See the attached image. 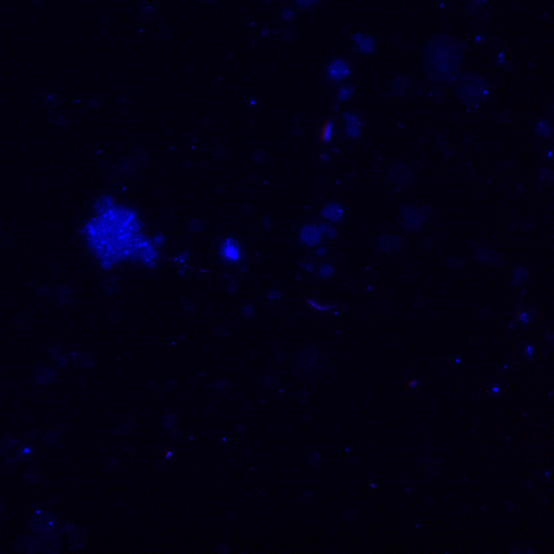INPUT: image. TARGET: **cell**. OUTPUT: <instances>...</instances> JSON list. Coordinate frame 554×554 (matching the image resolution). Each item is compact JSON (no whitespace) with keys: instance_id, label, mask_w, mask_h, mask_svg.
<instances>
[{"instance_id":"1","label":"cell","mask_w":554,"mask_h":554,"mask_svg":"<svg viewBox=\"0 0 554 554\" xmlns=\"http://www.w3.org/2000/svg\"><path fill=\"white\" fill-rule=\"evenodd\" d=\"M465 45L445 35L431 38L424 48L426 74L437 82H451L457 77Z\"/></svg>"},{"instance_id":"2","label":"cell","mask_w":554,"mask_h":554,"mask_svg":"<svg viewBox=\"0 0 554 554\" xmlns=\"http://www.w3.org/2000/svg\"><path fill=\"white\" fill-rule=\"evenodd\" d=\"M457 94L462 103L469 107H476L487 96V84L478 74L462 73L458 78Z\"/></svg>"},{"instance_id":"3","label":"cell","mask_w":554,"mask_h":554,"mask_svg":"<svg viewBox=\"0 0 554 554\" xmlns=\"http://www.w3.org/2000/svg\"><path fill=\"white\" fill-rule=\"evenodd\" d=\"M429 219L427 209L412 205H404L401 208V225L410 232H418L423 229Z\"/></svg>"},{"instance_id":"4","label":"cell","mask_w":554,"mask_h":554,"mask_svg":"<svg viewBox=\"0 0 554 554\" xmlns=\"http://www.w3.org/2000/svg\"><path fill=\"white\" fill-rule=\"evenodd\" d=\"M389 178L395 187L399 189L410 186L414 180L411 168L403 163H395L389 169Z\"/></svg>"},{"instance_id":"5","label":"cell","mask_w":554,"mask_h":554,"mask_svg":"<svg viewBox=\"0 0 554 554\" xmlns=\"http://www.w3.org/2000/svg\"><path fill=\"white\" fill-rule=\"evenodd\" d=\"M404 244H405V240L402 238V237H399L397 235H389V234L381 235L377 241V245L379 249H381L382 252H386V253L399 250L404 246Z\"/></svg>"},{"instance_id":"6","label":"cell","mask_w":554,"mask_h":554,"mask_svg":"<svg viewBox=\"0 0 554 554\" xmlns=\"http://www.w3.org/2000/svg\"><path fill=\"white\" fill-rule=\"evenodd\" d=\"M474 257L477 262L484 264V265L501 266L504 264V260L499 255L482 246H477L474 249Z\"/></svg>"},{"instance_id":"7","label":"cell","mask_w":554,"mask_h":554,"mask_svg":"<svg viewBox=\"0 0 554 554\" xmlns=\"http://www.w3.org/2000/svg\"><path fill=\"white\" fill-rule=\"evenodd\" d=\"M328 76L333 80H340L349 74V66L342 60H335L328 66Z\"/></svg>"},{"instance_id":"8","label":"cell","mask_w":554,"mask_h":554,"mask_svg":"<svg viewBox=\"0 0 554 554\" xmlns=\"http://www.w3.org/2000/svg\"><path fill=\"white\" fill-rule=\"evenodd\" d=\"M301 240L307 245L318 244L321 240V232L315 226H305L301 231Z\"/></svg>"},{"instance_id":"9","label":"cell","mask_w":554,"mask_h":554,"mask_svg":"<svg viewBox=\"0 0 554 554\" xmlns=\"http://www.w3.org/2000/svg\"><path fill=\"white\" fill-rule=\"evenodd\" d=\"M55 380V373L46 366H40L35 373V381L38 384H48Z\"/></svg>"},{"instance_id":"10","label":"cell","mask_w":554,"mask_h":554,"mask_svg":"<svg viewBox=\"0 0 554 554\" xmlns=\"http://www.w3.org/2000/svg\"><path fill=\"white\" fill-rule=\"evenodd\" d=\"M353 40L356 42L359 49L363 51L364 54H371V52L375 49V44L371 37H364L361 34H355L353 36Z\"/></svg>"},{"instance_id":"11","label":"cell","mask_w":554,"mask_h":554,"mask_svg":"<svg viewBox=\"0 0 554 554\" xmlns=\"http://www.w3.org/2000/svg\"><path fill=\"white\" fill-rule=\"evenodd\" d=\"M322 216L324 218L328 219L329 221L337 222V221L341 220L342 217H343V208L341 207L340 204L332 203V204L327 205L322 210Z\"/></svg>"},{"instance_id":"12","label":"cell","mask_w":554,"mask_h":554,"mask_svg":"<svg viewBox=\"0 0 554 554\" xmlns=\"http://www.w3.org/2000/svg\"><path fill=\"white\" fill-rule=\"evenodd\" d=\"M408 79L404 76H398L393 80L392 83V91L395 96L400 97L405 94V91L408 88Z\"/></svg>"},{"instance_id":"13","label":"cell","mask_w":554,"mask_h":554,"mask_svg":"<svg viewBox=\"0 0 554 554\" xmlns=\"http://www.w3.org/2000/svg\"><path fill=\"white\" fill-rule=\"evenodd\" d=\"M102 285L104 291L108 294H116L119 291V283H118L116 277L112 275L105 276L102 280Z\"/></svg>"},{"instance_id":"14","label":"cell","mask_w":554,"mask_h":554,"mask_svg":"<svg viewBox=\"0 0 554 554\" xmlns=\"http://www.w3.org/2000/svg\"><path fill=\"white\" fill-rule=\"evenodd\" d=\"M57 296L60 302H62L63 304L66 305H70L74 302V295L73 293L70 291V288L66 287V286H61L58 292H57Z\"/></svg>"},{"instance_id":"15","label":"cell","mask_w":554,"mask_h":554,"mask_svg":"<svg viewBox=\"0 0 554 554\" xmlns=\"http://www.w3.org/2000/svg\"><path fill=\"white\" fill-rule=\"evenodd\" d=\"M527 276H529V272H527L526 268L524 267L515 268L512 273V281H511L512 285H518L522 283L527 279Z\"/></svg>"},{"instance_id":"16","label":"cell","mask_w":554,"mask_h":554,"mask_svg":"<svg viewBox=\"0 0 554 554\" xmlns=\"http://www.w3.org/2000/svg\"><path fill=\"white\" fill-rule=\"evenodd\" d=\"M75 361L83 367H89L94 364V357L88 353H78L76 354Z\"/></svg>"},{"instance_id":"17","label":"cell","mask_w":554,"mask_h":554,"mask_svg":"<svg viewBox=\"0 0 554 554\" xmlns=\"http://www.w3.org/2000/svg\"><path fill=\"white\" fill-rule=\"evenodd\" d=\"M96 207H97V210L99 213L106 214L111 209V200L109 198H107V197H103V198H101L97 202Z\"/></svg>"},{"instance_id":"18","label":"cell","mask_w":554,"mask_h":554,"mask_svg":"<svg viewBox=\"0 0 554 554\" xmlns=\"http://www.w3.org/2000/svg\"><path fill=\"white\" fill-rule=\"evenodd\" d=\"M223 252H224V254H225L228 258H230V259H232V260H235V259L238 258V254H237L238 252H237V248L235 247L234 243L231 242V240L227 241V243L225 244V246H224V250H223Z\"/></svg>"},{"instance_id":"19","label":"cell","mask_w":554,"mask_h":554,"mask_svg":"<svg viewBox=\"0 0 554 554\" xmlns=\"http://www.w3.org/2000/svg\"><path fill=\"white\" fill-rule=\"evenodd\" d=\"M352 92H353L352 86H342L338 91V98L341 101H345L351 97Z\"/></svg>"},{"instance_id":"20","label":"cell","mask_w":554,"mask_h":554,"mask_svg":"<svg viewBox=\"0 0 554 554\" xmlns=\"http://www.w3.org/2000/svg\"><path fill=\"white\" fill-rule=\"evenodd\" d=\"M537 131L541 136H544V137H548L552 133L551 126L547 122H544V121L539 122V124L537 125Z\"/></svg>"},{"instance_id":"21","label":"cell","mask_w":554,"mask_h":554,"mask_svg":"<svg viewBox=\"0 0 554 554\" xmlns=\"http://www.w3.org/2000/svg\"><path fill=\"white\" fill-rule=\"evenodd\" d=\"M188 226H189V229H190L192 232H194V233H199V232H201V231L204 229L203 224H202L199 220H197V219L191 220V221L189 222V224H188Z\"/></svg>"},{"instance_id":"22","label":"cell","mask_w":554,"mask_h":554,"mask_svg":"<svg viewBox=\"0 0 554 554\" xmlns=\"http://www.w3.org/2000/svg\"><path fill=\"white\" fill-rule=\"evenodd\" d=\"M14 444H15V438L14 437H10V436L5 437L3 439V441L1 442V444H0V452L5 453V452L9 451L10 448L14 446Z\"/></svg>"},{"instance_id":"23","label":"cell","mask_w":554,"mask_h":554,"mask_svg":"<svg viewBox=\"0 0 554 554\" xmlns=\"http://www.w3.org/2000/svg\"><path fill=\"white\" fill-rule=\"evenodd\" d=\"M359 133H360L359 125H357V124H347L346 134H347L348 137L357 138L359 136Z\"/></svg>"},{"instance_id":"24","label":"cell","mask_w":554,"mask_h":554,"mask_svg":"<svg viewBox=\"0 0 554 554\" xmlns=\"http://www.w3.org/2000/svg\"><path fill=\"white\" fill-rule=\"evenodd\" d=\"M25 477L27 479V481L29 482H38L39 481V475L38 473L35 472L32 469H28L27 472L25 474Z\"/></svg>"},{"instance_id":"25","label":"cell","mask_w":554,"mask_h":554,"mask_svg":"<svg viewBox=\"0 0 554 554\" xmlns=\"http://www.w3.org/2000/svg\"><path fill=\"white\" fill-rule=\"evenodd\" d=\"M332 130H333V122L329 121L325 126L324 129L322 131V138L325 142H328L329 139H331L332 136Z\"/></svg>"},{"instance_id":"26","label":"cell","mask_w":554,"mask_h":554,"mask_svg":"<svg viewBox=\"0 0 554 554\" xmlns=\"http://www.w3.org/2000/svg\"><path fill=\"white\" fill-rule=\"evenodd\" d=\"M295 1L299 6L308 8V7H311V6L315 5L316 3L319 1V0H295Z\"/></svg>"},{"instance_id":"27","label":"cell","mask_w":554,"mask_h":554,"mask_svg":"<svg viewBox=\"0 0 554 554\" xmlns=\"http://www.w3.org/2000/svg\"><path fill=\"white\" fill-rule=\"evenodd\" d=\"M320 275L323 278H327V277H331L334 274V269L333 267L328 266V265H323L320 267Z\"/></svg>"},{"instance_id":"28","label":"cell","mask_w":554,"mask_h":554,"mask_svg":"<svg viewBox=\"0 0 554 554\" xmlns=\"http://www.w3.org/2000/svg\"><path fill=\"white\" fill-rule=\"evenodd\" d=\"M344 118H345V120L347 121V124H357V125H360V121H359L357 116H355V115H353V114L345 113V114H344Z\"/></svg>"},{"instance_id":"29","label":"cell","mask_w":554,"mask_h":554,"mask_svg":"<svg viewBox=\"0 0 554 554\" xmlns=\"http://www.w3.org/2000/svg\"><path fill=\"white\" fill-rule=\"evenodd\" d=\"M448 267L451 269H458L462 266V260L461 259H451L447 263Z\"/></svg>"},{"instance_id":"30","label":"cell","mask_w":554,"mask_h":554,"mask_svg":"<svg viewBox=\"0 0 554 554\" xmlns=\"http://www.w3.org/2000/svg\"><path fill=\"white\" fill-rule=\"evenodd\" d=\"M263 228L265 229L266 231H269V230H271V229L273 228V222H272V219H271L270 217L264 218V220H263Z\"/></svg>"},{"instance_id":"31","label":"cell","mask_w":554,"mask_h":554,"mask_svg":"<svg viewBox=\"0 0 554 554\" xmlns=\"http://www.w3.org/2000/svg\"><path fill=\"white\" fill-rule=\"evenodd\" d=\"M254 312H255L254 307H253V306H250V305L245 306V307L242 308V313H243L244 316H246V317H249V316H252V315L254 314Z\"/></svg>"},{"instance_id":"32","label":"cell","mask_w":554,"mask_h":554,"mask_svg":"<svg viewBox=\"0 0 554 554\" xmlns=\"http://www.w3.org/2000/svg\"><path fill=\"white\" fill-rule=\"evenodd\" d=\"M254 159H255L257 162H262V161H264V160H265V153H264L263 151H258V152H256V154H255V156H254Z\"/></svg>"},{"instance_id":"33","label":"cell","mask_w":554,"mask_h":554,"mask_svg":"<svg viewBox=\"0 0 554 554\" xmlns=\"http://www.w3.org/2000/svg\"><path fill=\"white\" fill-rule=\"evenodd\" d=\"M182 304H183V307H184V309H185V310L190 311V310H192V309H193V304H192V302H190V301H188V300H185V301H183V302H182Z\"/></svg>"},{"instance_id":"34","label":"cell","mask_w":554,"mask_h":554,"mask_svg":"<svg viewBox=\"0 0 554 554\" xmlns=\"http://www.w3.org/2000/svg\"><path fill=\"white\" fill-rule=\"evenodd\" d=\"M282 17H283L285 20H287V21H288V20H291V19L293 18V11H292V10H289V9L284 10V11L282 12Z\"/></svg>"},{"instance_id":"35","label":"cell","mask_w":554,"mask_h":554,"mask_svg":"<svg viewBox=\"0 0 554 554\" xmlns=\"http://www.w3.org/2000/svg\"><path fill=\"white\" fill-rule=\"evenodd\" d=\"M268 298H269L270 300L279 299V298H280V293L275 292V291H272V292H270V293L268 294Z\"/></svg>"},{"instance_id":"36","label":"cell","mask_w":554,"mask_h":554,"mask_svg":"<svg viewBox=\"0 0 554 554\" xmlns=\"http://www.w3.org/2000/svg\"><path fill=\"white\" fill-rule=\"evenodd\" d=\"M326 232H327L328 236H329V237H332V238H335V237L337 236V232H336V230L333 229V228H327V231H326Z\"/></svg>"},{"instance_id":"37","label":"cell","mask_w":554,"mask_h":554,"mask_svg":"<svg viewBox=\"0 0 554 554\" xmlns=\"http://www.w3.org/2000/svg\"><path fill=\"white\" fill-rule=\"evenodd\" d=\"M236 289H237V285H236L235 283H231V284L228 285V287H227V291H228L229 293H231V294L235 293V292H236Z\"/></svg>"},{"instance_id":"38","label":"cell","mask_w":554,"mask_h":554,"mask_svg":"<svg viewBox=\"0 0 554 554\" xmlns=\"http://www.w3.org/2000/svg\"><path fill=\"white\" fill-rule=\"evenodd\" d=\"M4 516V508H3V504L1 502V500H0V519L3 518Z\"/></svg>"},{"instance_id":"39","label":"cell","mask_w":554,"mask_h":554,"mask_svg":"<svg viewBox=\"0 0 554 554\" xmlns=\"http://www.w3.org/2000/svg\"><path fill=\"white\" fill-rule=\"evenodd\" d=\"M302 266L306 268V270H308V271H313V268H314L313 265H306V264H302Z\"/></svg>"},{"instance_id":"40","label":"cell","mask_w":554,"mask_h":554,"mask_svg":"<svg viewBox=\"0 0 554 554\" xmlns=\"http://www.w3.org/2000/svg\"><path fill=\"white\" fill-rule=\"evenodd\" d=\"M519 319L526 322V320H527V319H526V314H525V313H521L520 316H519Z\"/></svg>"},{"instance_id":"41","label":"cell","mask_w":554,"mask_h":554,"mask_svg":"<svg viewBox=\"0 0 554 554\" xmlns=\"http://www.w3.org/2000/svg\"><path fill=\"white\" fill-rule=\"evenodd\" d=\"M323 252H324V249H320V250H319V254H320V255H323V254H324Z\"/></svg>"}]
</instances>
